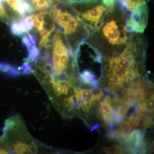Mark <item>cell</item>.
Listing matches in <instances>:
<instances>
[{"label": "cell", "mask_w": 154, "mask_h": 154, "mask_svg": "<svg viewBox=\"0 0 154 154\" xmlns=\"http://www.w3.org/2000/svg\"><path fill=\"white\" fill-rule=\"evenodd\" d=\"M127 14L117 2L105 13L96 29L85 39L102 57L121 52L132 38L134 33L127 28Z\"/></svg>", "instance_id": "6da1fadb"}, {"label": "cell", "mask_w": 154, "mask_h": 154, "mask_svg": "<svg viewBox=\"0 0 154 154\" xmlns=\"http://www.w3.org/2000/svg\"><path fill=\"white\" fill-rule=\"evenodd\" d=\"M4 138L10 152L14 153H36L38 145L27 131L18 115L7 119L4 127Z\"/></svg>", "instance_id": "7a4b0ae2"}, {"label": "cell", "mask_w": 154, "mask_h": 154, "mask_svg": "<svg viewBox=\"0 0 154 154\" xmlns=\"http://www.w3.org/2000/svg\"><path fill=\"white\" fill-rule=\"evenodd\" d=\"M59 30L63 33L66 38L78 33L88 36L85 27L77 17V14L68 0H57L50 11Z\"/></svg>", "instance_id": "3957f363"}, {"label": "cell", "mask_w": 154, "mask_h": 154, "mask_svg": "<svg viewBox=\"0 0 154 154\" xmlns=\"http://www.w3.org/2000/svg\"><path fill=\"white\" fill-rule=\"evenodd\" d=\"M149 9L147 3L137 6L131 12V15L127 20V28L130 32L143 33L148 24Z\"/></svg>", "instance_id": "277c9868"}, {"label": "cell", "mask_w": 154, "mask_h": 154, "mask_svg": "<svg viewBox=\"0 0 154 154\" xmlns=\"http://www.w3.org/2000/svg\"><path fill=\"white\" fill-rule=\"evenodd\" d=\"M33 27V22L28 16L20 21H14L12 22L11 30L14 35L22 36L32 30Z\"/></svg>", "instance_id": "5b68a950"}, {"label": "cell", "mask_w": 154, "mask_h": 154, "mask_svg": "<svg viewBox=\"0 0 154 154\" xmlns=\"http://www.w3.org/2000/svg\"><path fill=\"white\" fill-rule=\"evenodd\" d=\"M57 0H29L32 4L34 11H47L51 8Z\"/></svg>", "instance_id": "8992f818"}, {"label": "cell", "mask_w": 154, "mask_h": 154, "mask_svg": "<svg viewBox=\"0 0 154 154\" xmlns=\"http://www.w3.org/2000/svg\"><path fill=\"white\" fill-rule=\"evenodd\" d=\"M0 72L11 77H18L22 74V69L5 63L0 62Z\"/></svg>", "instance_id": "52a82bcc"}, {"label": "cell", "mask_w": 154, "mask_h": 154, "mask_svg": "<svg viewBox=\"0 0 154 154\" xmlns=\"http://www.w3.org/2000/svg\"><path fill=\"white\" fill-rule=\"evenodd\" d=\"M151 0H117L119 4L126 13L131 12L138 5L142 3H147Z\"/></svg>", "instance_id": "ba28073f"}, {"label": "cell", "mask_w": 154, "mask_h": 154, "mask_svg": "<svg viewBox=\"0 0 154 154\" xmlns=\"http://www.w3.org/2000/svg\"><path fill=\"white\" fill-rule=\"evenodd\" d=\"M28 51V57L25 62L29 63H33L40 54V50L36 45H31L27 47Z\"/></svg>", "instance_id": "9c48e42d"}, {"label": "cell", "mask_w": 154, "mask_h": 154, "mask_svg": "<svg viewBox=\"0 0 154 154\" xmlns=\"http://www.w3.org/2000/svg\"><path fill=\"white\" fill-rule=\"evenodd\" d=\"M82 91L83 103L89 110L91 108V105L94 102V95L93 94V92L89 90L85 89H82Z\"/></svg>", "instance_id": "30bf717a"}, {"label": "cell", "mask_w": 154, "mask_h": 154, "mask_svg": "<svg viewBox=\"0 0 154 154\" xmlns=\"http://www.w3.org/2000/svg\"><path fill=\"white\" fill-rule=\"evenodd\" d=\"M22 44L27 47L31 45H36L38 43V39L36 36L28 33L22 36Z\"/></svg>", "instance_id": "8fae6325"}, {"label": "cell", "mask_w": 154, "mask_h": 154, "mask_svg": "<svg viewBox=\"0 0 154 154\" xmlns=\"http://www.w3.org/2000/svg\"><path fill=\"white\" fill-rule=\"evenodd\" d=\"M100 105L99 110L102 114V117L107 115L108 113L113 112V108L110 103L105 102L100 103Z\"/></svg>", "instance_id": "7c38bea8"}, {"label": "cell", "mask_w": 154, "mask_h": 154, "mask_svg": "<svg viewBox=\"0 0 154 154\" xmlns=\"http://www.w3.org/2000/svg\"><path fill=\"white\" fill-rule=\"evenodd\" d=\"M103 149L107 154H121L124 152L123 149L117 145L103 146Z\"/></svg>", "instance_id": "4fadbf2b"}, {"label": "cell", "mask_w": 154, "mask_h": 154, "mask_svg": "<svg viewBox=\"0 0 154 154\" xmlns=\"http://www.w3.org/2000/svg\"><path fill=\"white\" fill-rule=\"evenodd\" d=\"M134 95L136 101L139 103H142L145 101V91L142 88H139L134 91Z\"/></svg>", "instance_id": "5bb4252c"}, {"label": "cell", "mask_w": 154, "mask_h": 154, "mask_svg": "<svg viewBox=\"0 0 154 154\" xmlns=\"http://www.w3.org/2000/svg\"><path fill=\"white\" fill-rule=\"evenodd\" d=\"M21 69H22V73L30 74L33 73V69L32 65L27 62H25L22 64V66H21Z\"/></svg>", "instance_id": "9a60e30c"}]
</instances>
